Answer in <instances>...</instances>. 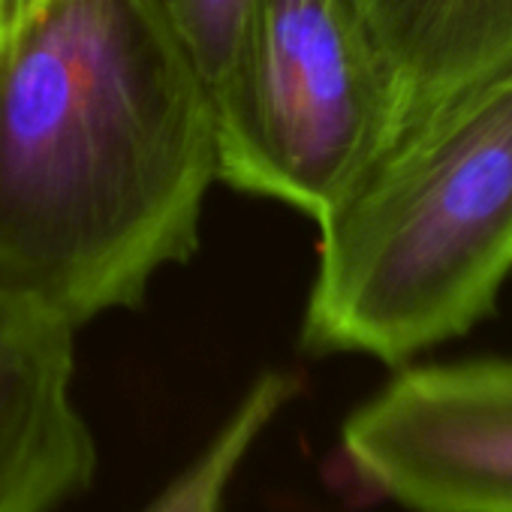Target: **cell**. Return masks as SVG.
I'll list each match as a JSON object with an SVG mask.
<instances>
[{
    "label": "cell",
    "instance_id": "1",
    "mask_svg": "<svg viewBox=\"0 0 512 512\" xmlns=\"http://www.w3.org/2000/svg\"><path fill=\"white\" fill-rule=\"evenodd\" d=\"M211 91L154 0H43L0 37V296L70 329L199 247Z\"/></svg>",
    "mask_w": 512,
    "mask_h": 512
},
{
    "label": "cell",
    "instance_id": "2",
    "mask_svg": "<svg viewBox=\"0 0 512 512\" xmlns=\"http://www.w3.org/2000/svg\"><path fill=\"white\" fill-rule=\"evenodd\" d=\"M320 226L302 350L404 368L512 275V64L398 124Z\"/></svg>",
    "mask_w": 512,
    "mask_h": 512
},
{
    "label": "cell",
    "instance_id": "3",
    "mask_svg": "<svg viewBox=\"0 0 512 512\" xmlns=\"http://www.w3.org/2000/svg\"><path fill=\"white\" fill-rule=\"evenodd\" d=\"M217 181L320 220L395 124L359 0H250L211 82Z\"/></svg>",
    "mask_w": 512,
    "mask_h": 512
},
{
    "label": "cell",
    "instance_id": "4",
    "mask_svg": "<svg viewBox=\"0 0 512 512\" xmlns=\"http://www.w3.org/2000/svg\"><path fill=\"white\" fill-rule=\"evenodd\" d=\"M341 446L410 512H512V359L404 365L347 416Z\"/></svg>",
    "mask_w": 512,
    "mask_h": 512
},
{
    "label": "cell",
    "instance_id": "5",
    "mask_svg": "<svg viewBox=\"0 0 512 512\" xmlns=\"http://www.w3.org/2000/svg\"><path fill=\"white\" fill-rule=\"evenodd\" d=\"M76 329L0 296V512H58L97 473L73 398Z\"/></svg>",
    "mask_w": 512,
    "mask_h": 512
},
{
    "label": "cell",
    "instance_id": "6",
    "mask_svg": "<svg viewBox=\"0 0 512 512\" xmlns=\"http://www.w3.org/2000/svg\"><path fill=\"white\" fill-rule=\"evenodd\" d=\"M359 4L392 73V130L512 64V0H359Z\"/></svg>",
    "mask_w": 512,
    "mask_h": 512
},
{
    "label": "cell",
    "instance_id": "7",
    "mask_svg": "<svg viewBox=\"0 0 512 512\" xmlns=\"http://www.w3.org/2000/svg\"><path fill=\"white\" fill-rule=\"evenodd\" d=\"M296 392L299 380L293 374H263L244 392L208 446L157 494L145 512H220L238 467Z\"/></svg>",
    "mask_w": 512,
    "mask_h": 512
},
{
    "label": "cell",
    "instance_id": "8",
    "mask_svg": "<svg viewBox=\"0 0 512 512\" xmlns=\"http://www.w3.org/2000/svg\"><path fill=\"white\" fill-rule=\"evenodd\" d=\"M154 7L211 88L232 52L250 0H154Z\"/></svg>",
    "mask_w": 512,
    "mask_h": 512
},
{
    "label": "cell",
    "instance_id": "9",
    "mask_svg": "<svg viewBox=\"0 0 512 512\" xmlns=\"http://www.w3.org/2000/svg\"><path fill=\"white\" fill-rule=\"evenodd\" d=\"M40 4H43V0H0V37L10 34Z\"/></svg>",
    "mask_w": 512,
    "mask_h": 512
}]
</instances>
